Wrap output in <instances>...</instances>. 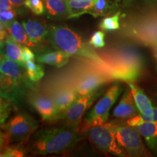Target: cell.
<instances>
[{"label":"cell","instance_id":"13","mask_svg":"<svg viewBox=\"0 0 157 157\" xmlns=\"http://www.w3.org/2000/svg\"><path fill=\"white\" fill-rule=\"evenodd\" d=\"M23 95L22 87L15 84L9 76L0 73V97L13 103H17Z\"/></svg>","mask_w":157,"mask_h":157},{"label":"cell","instance_id":"35","mask_svg":"<svg viewBox=\"0 0 157 157\" xmlns=\"http://www.w3.org/2000/svg\"><path fill=\"white\" fill-rule=\"evenodd\" d=\"M123 2L124 6L126 7H129L132 5V3L134 2V0H123Z\"/></svg>","mask_w":157,"mask_h":157},{"label":"cell","instance_id":"36","mask_svg":"<svg viewBox=\"0 0 157 157\" xmlns=\"http://www.w3.org/2000/svg\"><path fill=\"white\" fill-rule=\"evenodd\" d=\"M145 2L150 6H155L157 5V0H145Z\"/></svg>","mask_w":157,"mask_h":157},{"label":"cell","instance_id":"14","mask_svg":"<svg viewBox=\"0 0 157 157\" xmlns=\"http://www.w3.org/2000/svg\"><path fill=\"white\" fill-rule=\"evenodd\" d=\"M52 98L58 112L61 116L64 111L79 98V96L74 88L65 87L56 90Z\"/></svg>","mask_w":157,"mask_h":157},{"label":"cell","instance_id":"1","mask_svg":"<svg viewBox=\"0 0 157 157\" xmlns=\"http://www.w3.org/2000/svg\"><path fill=\"white\" fill-rule=\"evenodd\" d=\"M48 27L47 40L52 48L68 53L90 59L96 66L105 71V63L87 44L78 33L63 25H50Z\"/></svg>","mask_w":157,"mask_h":157},{"label":"cell","instance_id":"17","mask_svg":"<svg viewBox=\"0 0 157 157\" xmlns=\"http://www.w3.org/2000/svg\"><path fill=\"white\" fill-rule=\"evenodd\" d=\"M129 88L132 94L135 105L141 115L147 116L152 113L154 106L148 96L140 88L132 83H129Z\"/></svg>","mask_w":157,"mask_h":157},{"label":"cell","instance_id":"12","mask_svg":"<svg viewBox=\"0 0 157 157\" xmlns=\"http://www.w3.org/2000/svg\"><path fill=\"white\" fill-rule=\"evenodd\" d=\"M138 112L132 94L129 89L124 92L119 104L113 110V115L119 119H129L137 115Z\"/></svg>","mask_w":157,"mask_h":157},{"label":"cell","instance_id":"18","mask_svg":"<svg viewBox=\"0 0 157 157\" xmlns=\"http://www.w3.org/2000/svg\"><path fill=\"white\" fill-rule=\"evenodd\" d=\"M71 55L63 51H50L43 52L37 56L36 60L38 63H43L51 66L60 68L68 63Z\"/></svg>","mask_w":157,"mask_h":157},{"label":"cell","instance_id":"28","mask_svg":"<svg viewBox=\"0 0 157 157\" xmlns=\"http://www.w3.org/2000/svg\"><path fill=\"white\" fill-rule=\"evenodd\" d=\"M15 16H16V11L14 8L0 12V22L7 28L14 21Z\"/></svg>","mask_w":157,"mask_h":157},{"label":"cell","instance_id":"32","mask_svg":"<svg viewBox=\"0 0 157 157\" xmlns=\"http://www.w3.org/2000/svg\"><path fill=\"white\" fill-rule=\"evenodd\" d=\"M14 6L10 0H0V12L13 9Z\"/></svg>","mask_w":157,"mask_h":157},{"label":"cell","instance_id":"20","mask_svg":"<svg viewBox=\"0 0 157 157\" xmlns=\"http://www.w3.org/2000/svg\"><path fill=\"white\" fill-rule=\"evenodd\" d=\"M97 0H66L69 15L68 19L78 17L84 14H89Z\"/></svg>","mask_w":157,"mask_h":157},{"label":"cell","instance_id":"10","mask_svg":"<svg viewBox=\"0 0 157 157\" xmlns=\"http://www.w3.org/2000/svg\"><path fill=\"white\" fill-rule=\"evenodd\" d=\"M31 103L41 116L42 120H57L61 117L52 98L44 95H36L31 98Z\"/></svg>","mask_w":157,"mask_h":157},{"label":"cell","instance_id":"6","mask_svg":"<svg viewBox=\"0 0 157 157\" xmlns=\"http://www.w3.org/2000/svg\"><path fill=\"white\" fill-rule=\"evenodd\" d=\"M118 144L125 153L132 156H148L149 153L143 144L141 135L130 126L112 124Z\"/></svg>","mask_w":157,"mask_h":157},{"label":"cell","instance_id":"5","mask_svg":"<svg viewBox=\"0 0 157 157\" xmlns=\"http://www.w3.org/2000/svg\"><path fill=\"white\" fill-rule=\"evenodd\" d=\"M121 86L113 84L98 101L91 111L87 113L84 119L83 129L93 125L102 124L108 121L110 110L117 102L121 93Z\"/></svg>","mask_w":157,"mask_h":157},{"label":"cell","instance_id":"15","mask_svg":"<svg viewBox=\"0 0 157 157\" xmlns=\"http://www.w3.org/2000/svg\"><path fill=\"white\" fill-rule=\"evenodd\" d=\"M23 25L32 47L35 44H39L46 39L48 27L43 23L34 20L29 19L26 21H23Z\"/></svg>","mask_w":157,"mask_h":157},{"label":"cell","instance_id":"30","mask_svg":"<svg viewBox=\"0 0 157 157\" xmlns=\"http://www.w3.org/2000/svg\"><path fill=\"white\" fill-rule=\"evenodd\" d=\"M137 117H138L139 120L138 125L145 121H157V107H154V109L151 114L147 116L138 114Z\"/></svg>","mask_w":157,"mask_h":157},{"label":"cell","instance_id":"26","mask_svg":"<svg viewBox=\"0 0 157 157\" xmlns=\"http://www.w3.org/2000/svg\"><path fill=\"white\" fill-rule=\"evenodd\" d=\"M23 4L35 15H41L45 13L42 0H25Z\"/></svg>","mask_w":157,"mask_h":157},{"label":"cell","instance_id":"39","mask_svg":"<svg viewBox=\"0 0 157 157\" xmlns=\"http://www.w3.org/2000/svg\"><path fill=\"white\" fill-rule=\"evenodd\" d=\"M1 49H2V48H0V50H1Z\"/></svg>","mask_w":157,"mask_h":157},{"label":"cell","instance_id":"16","mask_svg":"<svg viewBox=\"0 0 157 157\" xmlns=\"http://www.w3.org/2000/svg\"><path fill=\"white\" fill-rule=\"evenodd\" d=\"M133 128L144 138L148 148L157 154V121H145Z\"/></svg>","mask_w":157,"mask_h":157},{"label":"cell","instance_id":"29","mask_svg":"<svg viewBox=\"0 0 157 157\" xmlns=\"http://www.w3.org/2000/svg\"><path fill=\"white\" fill-rule=\"evenodd\" d=\"M24 148H23L21 146L7 147V148L5 149V151L3 152V156L21 157L24 156Z\"/></svg>","mask_w":157,"mask_h":157},{"label":"cell","instance_id":"11","mask_svg":"<svg viewBox=\"0 0 157 157\" xmlns=\"http://www.w3.org/2000/svg\"><path fill=\"white\" fill-rule=\"evenodd\" d=\"M23 68L17 63L4 56L0 64V73L10 77L16 85L23 88L25 84L29 86L30 84L27 81L29 78L26 71L25 74L23 71Z\"/></svg>","mask_w":157,"mask_h":157},{"label":"cell","instance_id":"8","mask_svg":"<svg viewBox=\"0 0 157 157\" xmlns=\"http://www.w3.org/2000/svg\"><path fill=\"white\" fill-rule=\"evenodd\" d=\"M111 80L112 78L106 72L98 67L97 69L90 71L81 76L76 82L74 89L80 97L95 91Z\"/></svg>","mask_w":157,"mask_h":157},{"label":"cell","instance_id":"31","mask_svg":"<svg viewBox=\"0 0 157 157\" xmlns=\"http://www.w3.org/2000/svg\"><path fill=\"white\" fill-rule=\"evenodd\" d=\"M35 55L33 51L29 49L28 47L23 46L22 47V60L23 63L25 62L29 61V60H34Z\"/></svg>","mask_w":157,"mask_h":157},{"label":"cell","instance_id":"37","mask_svg":"<svg viewBox=\"0 0 157 157\" xmlns=\"http://www.w3.org/2000/svg\"><path fill=\"white\" fill-rule=\"evenodd\" d=\"M3 58H4L3 50L2 49H1V50H0V64H1V62H2V60Z\"/></svg>","mask_w":157,"mask_h":157},{"label":"cell","instance_id":"22","mask_svg":"<svg viewBox=\"0 0 157 157\" xmlns=\"http://www.w3.org/2000/svg\"><path fill=\"white\" fill-rule=\"evenodd\" d=\"M117 7L118 4L116 0H97L89 14L94 17L106 16L114 13Z\"/></svg>","mask_w":157,"mask_h":157},{"label":"cell","instance_id":"4","mask_svg":"<svg viewBox=\"0 0 157 157\" xmlns=\"http://www.w3.org/2000/svg\"><path fill=\"white\" fill-rule=\"evenodd\" d=\"M90 142L102 151L117 156H125L127 154L118 144L111 123L93 125L84 129Z\"/></svg>","mask_w":157,"mask_h":157},{"label":"cell","instance_id":"19","mask_svg":"<svg viewBox=\"0 0 157 157\" xmlns=\"http://www.w3.org/2000/svg\"><path fill=\"white\" fill-rule=\"evenodd\" d=\"M49 17L68 18L69 11L66 0H42Z\"/></svg>","mask_w":157,"mask_h":157},{"label":"cell","instance_id":"9","mask_svg":"<svg viewBox=\"0 0 157 157\" xmlns=\"http://www.w3.org/2000/svg\"><path fill=\"white\" fill-rule=\"evenodd\" d=\"M100 95L101 93L97 90L87 95L80 96L68 109L64 111L61 117L71 124H76L81 120L86 110L91 106Z\"/></svg>","mask_w":157,"mask_h":157},{"label":"cell","instance_id":"27","mask_svg":"<svg viewBox=\"0 0 157 157\" xmlns=\"http://www.w3.org/2000/svg\"><path fill=\"white\" fill-rule=\"evenodd\" d=\"M90 45H92L95 48H102L105 46V34L103 31H95L92 35L89 42Z\"/></svg>","mask_w":157,"mask_h":157},{"label":"cell","instance_id":"38","mask_svg":"<svg viewBox=\"0 0 157 157\" xmlns=\"http://www.w3.org/2000/svg\"><path fill=\"white\" fill-rule=\"evenodd\" d=\"M2 124H3V122H2V119L1 116H0V125H2Z\"/></svg>","mask_w":157,"mask_h":157},{"label":"cell","instance_id":"3","mask_svg":"<svg viewBox=\"0 0 157 157\" xmlns=\"http://www.w3.org/2000/svg\"><path fill=\"white\" fill-rule=\"evenodd\" d=\"M103 59L105 63V71L112 79L132 83L139 78L144 71L143 57L133 49L117 50Z\"/></svg>","mask_w":157,"mask_h":157},{"label":"cell","instance_id":"34","mask_svg":"<svg viewBox=\"0 0 157 157\" xmlns=\"http://www.w3.org/2000/svg\"><path fill=\"white\" fill-rule=\"evenodd\" d=\"M152 44H153V49H154V56L157 59V38L154 41V42H153Z\"/></svg>","mask_w":157,"mask_h":157},{"label":"cell","instance_id":"33","mask_svg":"<svg viewBox=\"0 0 157 157\" xmlns=\"http://www.w3.org/2000/svg\"><path fill=\"white\" fill-rule=\"evenodd\" d=\"M15 6H21L24 3V0H10Z\"/></svg>","mask_w":157,"mask_h":157},{"label":"cell","instance_id":"25","mask_svg":"<svg viewBox=\"0 0 157 157\" xmlns=\"http://www.w3.org/2000/svg\"><path fill=\"white\" fill-rule=\"evenodd\" d=\"M120 12H118L114 15L111 17H105L100 24V28L104 31H115L119 29V17Z\"/></svg>","mask_w":157,"mask_h":157},{"label":"cell","instance_id":"24","mask_svg":"<svg viewBox=\"0 0 157 157\" xmlns=\"http://www.w3.org/2000/svg\"><path fill=\"white\" fill-rule=\"evenodd\" d=\"M27 76L31 82H36L44 76V70L41 65L36 64L34 60H29L24 63Z\"/></svg>","mask_w":157,"mask_h":157},{"label":"cell","instance_id":"21","mask_svg":"<svg viewBox=\"0 0 157 157\" xmlns=\"http://www.w3.org/2000/svg\"><path fill=\"white\" fill-rule=\"evenodd\" d=\"M6 29L9 34L8 37L12 40L20 44H25L27 46L32 47L24 27L18 21L14 20Z\"/></svg>","mask_w":157,"mask_h":157},{"label":"cell","instance_id":"2","mask_svg":"<svg viewBox=\"0 0 157 157\" xmlns=\"http://www.w3.org/2000/svg\"><path fill=\"white\" fill-rule=\"evenodd\" d=\"M79 140V131L75 124L44 129L35 134L30 149L36 154H58L72 148Z\"/></svg>","mask_w":157,"mask_h":157},{"label":"cell","instance_id":"7","mask_svg":"<svg viewBox=\"0 0 157 157\" xmlns=\"http://www.w3.org/2000/svg\"><path fill=\"white\" fill-rule=\"evenodd\" d=\"M37 127L36 121L27 113H17L2 124L10 142L27 140Z\"/></svg>","mask_w":157,"mask_h":157},{"label":"cell","instance_id":"23","mask_svg":"<svg viewBox=\"0 0 157 157\" xmlns=\"http://www.w3.org/2000/svg\"><path fill=\"white\" fill-rule=\"evenodd\" d=\"M3 48L4 56L24 67V63L22 60V47L21 44L7 37L5 39Z\"/></svg>","mask_w":157,"mask_h":157}]
</instances>
